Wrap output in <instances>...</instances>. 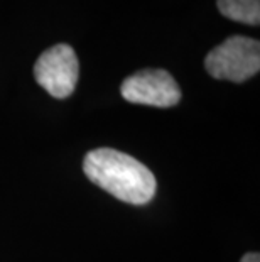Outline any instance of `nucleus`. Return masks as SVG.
<instances>
[{
  "label": "nucleus",
  "mask_w": 260,
  "mask_h": 262,
  "mask_svg": "<svg viewBox=\"0 0 260 262\" xmlns=\"http://www.w3.org/2000/svg\"><path fill=\"white\" fill-rule=\"evenodd\" d=\"M217 5L226 19L248 26L260 24V0H217Z\"/></svg>",
  "instance_id": "obj_5"
},
{
  "label": "nucleus",
  "mask_w": 260,
  "mask_h": 262,
  "mask_svg": "<svg viewBox=\"0 0 260 262\" xmlns=\"http://www.w3.org/2000/svg\"><path fill=\"white\" fill-rule=\"evenodd\" d=\"M34 78L51 97L63 100L75 92L80 78V61L69 44L46 49L34 64Z\"/></svg>",
  "instance_id": "obj_3"
},
{
  "label": "nucleus",
  "mask_w": 260,
  "mask_h": 262,
  "mask_svg": "<svg viewBox=\"0 0 260 262\" xmlns=\"http://www.w3.org/2000/svg\"><path fill=\"white\" fill-rule=\"evenodd\" d=\"M83 171L93 185L100 186L120 202L146 205L156 194V176L140 161L120 150L102 147L90 150Z\"/></svg>",
  "instance_id": "obj_1"
},
{
  "label": "nucleus",
  "mask_w": 260,
  "mask_h": 262,
  "mask_svg": "<svg viewBox=\"0 0 260 262\" xmlns=\"http://www.w3.org/2000/svg\"><path fill=\"white\" fill-rule=\"evenodd\" d=\"M204 66L217 80L243 83L260 70V42L252 37L231 36L208 53Z\"/></svg>",
  "instance_id": "obj_2"
},
{
  "label": "nucleus",
  "mask_w": 260,
  "mask_h": 262,
  "mask_svg": "<svg viewBox=\"0 0 260 262\" xmlns=\"http://www.w3.org/2000/svg\"><path fill=\"white\" fill-rule=\"evenodd\" d=\"M240 262H260V255L257 252H248L243 255Z\"/></svg>",
  "instance_id": "obj_6"
},
{
  "label": "nucleus",
  "mask_w": 260,
  "mask_h": 262,
  "mask_svg": "<svg viewBox=\"0 0 260 262\" xmlns=\"http://www.w3.org/2000/svg\"><path fill=\"white\" fill-rule=\"evenodd\" d=\"M124 100L130 103L168 108L181 100V88L166 70H140L125 78L120 86Z\"/></svg>",
  "instance_id": "obj_4"
}]
</instances>
